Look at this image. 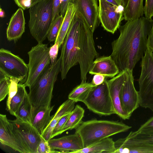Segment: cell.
<instances>
[{"label": "cell", "instance_id": "6da1fadb", "mask_svg": "<svg viewBox=\"0 0 153 153\" xmlns=\"http://www.w3.org/2000/svg\"><path fill=\"white\" fill-rule=\"evenodd\" d=\"M99 55L93 33L77 9L62 45L59 57L62 79H65L70 69L79 64L81 82H86L87 74Z\"/></svg>", "mask_w": 153, "mask_h": 153}, {"label": "cell", "instance_id": "7a4b0ae2", "mask_svg": "<svg viewBox=\"0 0 153 153\" xmlns=\"http://www.w3.org/2000/svg\"><path fill=\"white\" fill-rule=\"evenodd\" d=\"M153 20L141 17L127 21L119 28L120 35L111 43V55L120 72L126 70L133 72L136 65L148 48V37Z\"/></svg>", "mask_w": 153, "mask_h": 153}, {"label": "cell", "instance_id": "3957f363", "mask_svg": "<svg viewBox=\"0 0 153 153\" xmlns=\"http://www.w3.org/2000/svg\"><path fill=\"white\" fill-rule=\"evenodd\" d=\"M61 69L59 57L29 88L28 94L33 107L32 117L41 109L51 106L54 85Z\"/></svg>", "mask_w": 153, "mask_h": 153}, {"label": "cell", "instance_id": "277c9868", "mask_svg": "<svg viewBox=\"0 0 153 153\" xmlns=\"http://www.w3.org/2000/svg\"><path fill=\"white\" fill-rule=\"evenodd\" d=\"M131 128L121 121L93 119L82 121L75 133L80 136L84 148Z\"/></svg>", "mask_w": 153, "mask_h": 153}, {"label": "cell", "instance_id": "5b68a950", "mask_svg": "<svg viewBox=\"0 0 153 153\" xmlns=\"http://www.w3.org/2000/svg\"><path fill=\"white\" fill-rule=\"evenodd\" d=\"M53 0H41L29 9L28 26L30 33L38 43H43L53 21Z\"/></svg>", "mask_w": 153, "mask_h": 153}, {"label": "cell", "instance_id": "8992f818", "mask_svg": "<svg viewBox=\"0 0 153 153\" xmlns=\"http://www.w3.org/2000/svg\"><path fill=\"white\" fill-rule=\"evenodd\" d=\"M138 79L139 105L153 112V53L148 47L142 58Z\"/></svg>", "mask_w": 153, "mask_h": 153}, {"label": "cell", "instance_id": "52a82bcc", "mask_svg": "<svg viewBox=\"0 0 153 153\" xmlns=\"http://www.w3.org/2000/svg\"><path fill=\"white\" fill-rule=\"evenodd\" d=\"M83 102L90 111L99 115L115 114L106 79L101 84L92 87Z\"/></svg>", "mask_w": 153, "mask_h": 153}, {"label": "cell", "instance_id": "ba28073f", "mask_svg": "<svg viewBox=\"0 0 153 153\" xmlns=\"http://www.w3.org/2000/svg\"><path fill=\"white\" fill-rule=\"evenodd\" d=\"M50 48L47 44L38 43L28 52V74L24 83L26 87L30 88L51 65Z\"/></svg>", "mask_w": 153, "mask_h": 153}, {"label": "cell", "instance_id": "9c48e42d", "mask_svg": "<svg viewBox=\"0 0 153 153\" xmlns=\"http://www.w3.org/2000/svg\"><path fill=\"white\" fill-rule=\"evenodd\" d=\"M0 71L9 78L19 79L24 83L28 74V67L24 60L11 51L1 48L0 49Z\"/></svg>", "mask_w": 153, "mask_h": 153}, {"label": "cell", "instance_id": "30bf717a", "mask_svg": "<svg viewBox=\"0 0 153 153\" xmlns=\"http://www.w3.org/2000/svg\"><path fill=\"white\" fill-rule=\"evenodd\" d=\"M13 131L27 153H37L42 136L30 123L17 119L8 120Z\"/></svg>", "mask_w": 153, "mask_h": 153}, {"label": "cell", "instance_id": "8fae6325", "mask_svg": "<svg viewBox=\"0 0 153 153\" xmlns=\"http://www.w3.org/2000/svg\"><path fill=\"white\" fill-rule=\"evenodd\" d=\"M99 19L104 29L114 34L124 19L125 7L112 5L105 0H98Z\"/></svg>", "mask_w": 153, "mask_h": 153}, {"label": "cell", "instance_id": "7c38bea8", "mask_svg": "<svg viewBox=\"0 0 153 153\" xmlns=\"http://www.w3.org/2000/svg\"><path fill=\"white\" fill-rule=\"evenodd\" d=\"M125 71V79L121 91L120 100L123 109L131 116L140 106L139 96L134 85L133 72L128 70Z\"/></svg>", "mask_w": 153, "mask_h": 153}, {"label": "cell", "instance_id": "4fadbf2b", "mask_svg": "<svg viewBox=\"0 0 153 153\" xmlns=\"http://www.w3.org/2000/svg\"><path fill=\"white\" fill-rule=\"evenodd\" d=\"M125 74V71L120 72L116 76L107 80L115 113L123 120H128L131 117L123 109L120 100V92L124 80Z\"/></svg>", "mask_w": 153, "mask_h": 153}, {"label": "cell", "instance_id": "5bb4252c", "mask_svg": "<svg viewBox=\"0 0 153 153\" xmlns=\"http://www.w3.org/2000/svg\"><path fill=\"white\" fill-rule=\"evenodd\" d=\"M74 3L93 33L98 26L100 21L97 0H76Z\"/></svg>", "mask_w": 153, "mask_h": 153}, {"label": "cell", "instance_id": "9a60e30c", "mask_svg": "<svg viewBox=\"0 0 153 153\" xmlns=\"http://www.w3.org/2000/svg\"><path fill=\"white\" fill-rule=\"evenodd\" d=\"M48 142L52 150H59V153H73L84 148L80 136L75 133L58 138H51Z\"/></svg>", "mask_w": 153, "mask_h": 153}, {"label": "cell", "instance_id": "2e32d148", "mask_svg": "<svg viewBox=\"0 0 153 153\" xmlns=\"http://www.w3.org/2000/svg\"><path fill=\"white\" fill-rule=\"evenodd\" d=\"M0 142L21 153H27L22 145L14 133L6 115L0 114Z\"/></svg>", "mask_w": 153, "mask_h": 153}, {"label": "cell", "instance_id": "e0dca14e", "mask_svg": "<svg viewBox=\"0 0 153 153\" xmlns=\"http://www.w3.org/2000/svg\"><path fill=\"white\" fill-rule=\"evenodd\" d=\"M115 153H153V145L134 141L127 136L114 141Z\"/></svg>", "mask_w": 153, "mask_h": 153}, {"label": "cell", "instance_id": "ac0fdd59", "mask_svg": "<svg viewBox=\"0 0 153 153\" xmlns=\"http://www.w3.org/2000/svg\"><path fill=\"white\" fill-rule=\"evenodd\" d=\"M89 73L91 75L98 74L105 76L113 77L120 71L111 55L98 57L94 60Z\"/></svg>", "mask_w": 153, "mask_h": 153}, {"label": "cell", "instance_id": "d6986e66", "mask_svg": "<svg viewBox=\"0 0 153 153\" xmlns=\"http://www.w3.org/2000/svg\"><path fill=\"white\" fill-rule=\"evenodd\" d=\"M23 10L18 8L12 15L6 30L8 40L16 42L25 32V19Z\"/></svg>", "mask_w": 153, "mask_h": 153}, {"label": "cell", "instance_id": "ffe728a7", "mask_svg": "<svg viewBox=\"0 0 153 153\" xmlns=\"http://www.w3.org/2000/svg\"><path fill=\"white\" fill-rule=\"evenodd\" d=\"M75 103L68 99L59 107L50 124L41 135L45 140L48 141L51 139L53 130L58 121L63 116L73 110Z\"/></svg>", "mask_w": 153, "mask_h": 153}, {"label": "cell", "instance_id": "44dd1931", "mask_svg": "<svg viewBox=\"0 0 153 153\" xmlns=\"http://www.w3.org/2000/svg\"><path fill=\"white\" fill-rule=\"evenodd\" d=\"M54 106L41 109L32 117L31 123L41 135L50 124L53 117L54 115L51 116L50 114Z\"/></svg>", "mask_w": 153, "mask_h": 153}, {"label": "cell", "instance_id": "7402d4cb", "mask_svg": "<svg viewBox=\"0 0 153 153\" xmlns=\"http://www.w3.org/2000/svg\"><path fill=\"white\" fill-rule=\"evenodd\" d=\"M116 150L114 141L112 138L108 137L73 153H115Z\"/></svg>", "mask_w": 153, "mask_h": 153}, {"label": "cell", "instance_id": "603a6c76", "mask_svg": "<svg viewBox=\"0 0 153 153\" xmlns=\"http://www.w3.org/2000/svg\"><path fill=\"white\" fill-rule=\"evenodd\" d=\"M77 9L74 3H69L58 36L54 42L59 44V48L62 45L67 32Z\"/></svg>", "mask_w": 153, "mask_h": 153}, {"label": "cell", "instance_id": "cb8c5ba5", "mask_svg": "<svg viewBox=\"0 0 153 153\" xmlns=\"http://www.w3.org/2000/svg\"><path fill=\"white\" fill-rule=\"evenodd\" d=\"M143 0H128L125 7L124 19L132 20L143 16L144 13Z\"/></svg>", "mask_w": 153, "mask_h": 153}, {"label": "cell", "instance_id": "d4e9b609", "mask_svg": "<svg viewBox=\"0 0 153 153\" xmlns=\"http://www.w3.org/2000/svg\"><path fill=\"white\" fill-rule=\"evenodd\" d=\"M84 113V108L80 105H76L71 112L66 123L60 131L59 135L66 131L75 129L77 128L82 122Z\"/></svg>", "mask_w": 153, "mask_h": 153}, {"label": "cell", "instance_id": "484cf974", "mask_svg": "<svg viewBox=\"0 0 153 153\" xmlns=\"http://www.w3.org/2000/svg\"><path fill=\"white\" fill-rule=\"evenodd\" d=\"M94 86L92 83L81 82L74 88L68 95V99L76 102H83L90 91Z\"/></svg>", "mask_w": 153, "mask_h": 153}, {"label": "cell", "instance_id": "4316f807", "mask_svg": "<svg viewBox=\"0 0 153 153\" xmlns=\"http://www.w3.org/2000/svg\"><path fill=\"white\" fill-rule=\"evenodd\" d=\"M33 108L32 104L27 92L24 100L14 116L17 119L31 123Z\"/></svg>", "mask_w": 153, "mask_h": 153}, {"label": "cell", "instance_id": "83f0119b", "mask_svg": "<svg viewBox=\"0 0 153 153\" xmlns=\"http://www.w3.org/2000/svg\"><path fill=\"white\" fill-rule=\"evenodd\" d=\"M24 83H19L18 85V89L16 94L11 99L10 108L8 111L12 115L15 116L16 112L22 102L27 92Z\"/></svg>", "mask_w": 153, "mask_h": 153}, {"label": "cell", "instance_id": "f1b7e54d", "mask_svg": "<svg viewBox=\"0 0 153 153\" xmlns=\"http://www.w3.org/2000/svg\"><path fill=\"white\" fill-rule=\"evenodd\" d=\"M63 19L64 16L60 15L53 21L47 36V38L50 42H55L56 39Z\"/></svg>", "mask_w": 153, "mask_h": 153}, {"label": "cell", "instance_id": "f546056e", "mask_svg": "<svg viewBox=\"0 0 153 153\" xmlns=\"http://www.w3.org/2000/svg\"><path fill=\"white\" fill-rule=\"evenodd\" d=\"M127 136L134 141L153 145V133L137 132L136 131H131Z\"/></svg>", "mask_w": 153, "mask_h": 153}, {"label": "cell", "instance_id": "4dcf8cb0", "mask_svg": "<svg viewBox=\"0 0 153 153\" xmlns=\"http://www.w3.org/2000/svg\"><path fill=\"white\" fill-rule=\"evenodd\" d=\"M10 82V78L0 71V102L3 100L9 93Z\"/></svg>", "mask_w": 153, "mask_h": 153}, {"label": "cell", "instance_id": "1f68e13d", "mask_svg": "<svg viewBox=\"0 0 153 153\" xmlns=\"http://www.w3.org/2000/svg\"><path fill=\"white\" fill-rule=\"evenodd\" d=\"M10 85L8 97L6 102V110L9 111L11 99L16 94L18 89L19 82H21L20 79L14 78H10Z\"/></svg>", "mask_w": 153, "mask_h": 153}, {"label": "cell", "instance_id": "d6a6232c", "mask_svg": "<svg viewBox=\"0 0 153 153\" xmlns=\"http://www.w3.org/2000/svg\"><path fill=\"white\" fill-rule=\"evenodd\" d=\"M59 153V151L51 149L48 142L42 136L38 146L37 153Z\"/></svg>", "mask_w": 153, "mask_h": 153}, {"label": "cell", "instance_id": "836d02e7", "mask_svg": "<svg viewBox=\"0 0 153 153\" xmlns=\"http://www.w3.org/2000/svg\"><path fill=\"white\" fill-rule=\"evenodd\" d=\"M71 113H68L63 116L58 121L53 130L51 139L59 135L60 131L64 126L68 119Z\"/></svg>", "mask_w": 153, "mask_h": 153}, {"label": "cell", "instance_id": "e575fe53", "mask_svg": "<svg viewBox=\"0 0 153 153\" xmlns=\"http://www.w3.org/2000/svg\"><path fill=\"white\" fill-rule=\"evenodd\" d=\"M136 131L137 132L153 133V116L142 125Z\"/></svg>", "mask_w": 153, "mask_h": 153}, {"label": "cell", "instance_id": "d590c367", "mask_svg": "<svg viewBox=\"0 0 153 153\" xmlns=\"http://www.w3.org/2000/svg\"><path fill=\"white\" fill-rule=\"evenodd\" d=\"M59 48V44L57 42H54V44L50 47L49 53L51 60V65L53 64L57 61Z\"/></svg>", "mask_w": 153, "mask_h": 153}, {"label": "cell", "instance_id": "8d00e7d4", "mask_svg": "<svg viewBox=\"0 0 153 153\" xmlns=\"http://www.w3.org/2000/svg\"><path fill=\"white\" fill-rule=\"evenodd\" d=\"M144 13L145 17L149 19L153 17V0H146Z\"/></svg>", "mask_w": 153, "mask_h": 153}, {"label": "cell", "instance_id": "74e56055", "mask_svg": "<svg viewBox=\"0 0 153 153\" xmlns=\"http://www.w3.org/2000/svg\"><path fill=\"white\" fill-rule=\"evenodd\" d=\"M62 0H53V21L60 15Z\"/></svg>", "mask_w": 153, "mask_h": 153}, {"label": "cell", "instance_id": "f35d334b", "mask_svg": "<svg viewBox=\"0 0 153 153\" xmlns=\"http://www.w3.org/2000/svg\"><path fill=\"white\" fill-rule=\"evenodd\" d=\"M105 76L100 74H94L91 82L94 86H97L102 84L105 81Z\"/></svg>", "mask_w": 153, "mask_h": 153}, {"label": "cell", "instance_id": "ab89813d", "mask_svg": "<svg viewBox=\"0 0 153 153\" xmlns=\"http://www.w3.org/2000/svg\"><path fill=\"white\" fill-rule=\"evenodd\" d=\"M16 4L23 10L29 8L31 0H14Z\"/></svg>", "mask_w": 153, "mask_h": 153}, {"label": "cell", "instance_id": "60d3db41", "mask_svg": "<svg viewBox=\"0 0 153 153\" xmlns=\"http://www.w3.org/2000/svg\"><path fill=\"white\" fill-rule=\"evenodd\" d=\"M76 0H62L61 10L60 15L64 16L69 3H74Z\"/></svg>", "mask_w": 153, "mask_h": 153}, {"label": "cell", "instance_id": "b9f144b4", "mask_svg": "<svg viewBox=\"0 0 153 153\" xmlns=\"http://www.w3.org/2000/svg\"><path fill=\"white\" fill-rule=\"evenodd\" d=\"M148 47L153 52V24L148 37Z\"/></svg>", "mask_w": 153, "mask_h": 153}, {"label": "cell", "instance_id": "7bdbcfd3", "mask_svg": "<svg viewBox=\"0 0 153 153\" xmlns=\"http://www.w3.org/2000/svg\"><path fill=\"white\" fill-rule=\"evenodd\" d=\"M108 2L112 4L113 5L119 7L121 5H124L123 4V0H105ZM125 7V6H124Z\"/></svg>", "mask_w": 153, "mask_h": 153}, {"label": "cell", "instance_id": "ee69618b", "mask_svg": "<svg viewBox=\"0 0 153 153\" xmlns=\"http://www.w3.org/2000/svg\"><path fill=\"white\" fill-rule=\"evenodd\" d=\"M41 0H31L30 5V7Z\"/></svg>", "mask_w": 153, "mask_h": 153}, {"label": "cell", "instance_id": "f6af8a7d", "mask_svg": "<svg viewBox=\"0 0 153 153\" xmlns=\"http://www.w3.org/2000/svg\"><path fill=\"white\" fill-rule=\"evenodd\" d=\"M4 12L1 8L0 9V17L1 18H3L4 17Z\"/></svg>", "mask_w": 153, "mask_h": 153}, {"label": "cell", "instance_id": "bcb514c9", "mask_svg": "<svg viewBox=\"0 0 153 153\" xmlns=\"http://www.w3.org/2000/svg\"><path fill=\"white\" fill-rule=\"evenodd\" d=\"M128 0H123V4L125 7H126V6L128 2Z\"/></svg>", "mask_w": 153, "mask_h": 153}]
</instances>
